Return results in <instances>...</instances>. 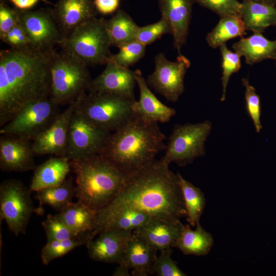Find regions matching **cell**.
I'll list each match as a JSON object with an SVG mask.
<instances>
[{
    "instance_id": "1",
    "label": "cell",
    "mask_w": 276,
    "mask_h": 276,
    "mask_svg": "<svg viewBox=\"0 0 276 276\" xmlns=\"http://www.w3.org/2000/svg\"><path fill=\"white\" fill-rule=\"evenodd\" d=\"M134 210L152 218L168 221L186 217L177 174L162 158L126 174L118 195L99 211Z\"/></svg>"
},
{
    "instance_id": "2",
    "label": "cell",
    "mask_w": 276,
    "mask_h": 276,
    "mask_svg": "<svg viewBox=\"0 0 276 276\" xmlns=\"http://www.w3.org/2000/svg\"><path fill=\"white\" fill-rule=\"evenodd\" d=\"M54 50L10 48L1 51V127L27 104L50 97V64Z\"/></svg>"
},
{
    "instance_id": "3",
    "label": "cell",
    "mask_w": 276,
    "mask_h": 276,
    "mask_svg": "<svg viewBox=\"0 0 276 276\" xmlns=\"http://www.w3.org/2000/svg\"><path fill=\"white\" fill-rule=\"evenodd\" d=\"M165 139L158 123L146 122L135 116L109 134L100 154L127 174L155 160L166 148Z\"/></svg>"
},
{
    "instance_id": "4",
    "label": "cell",
    "mask_w": 276,
    "mask_h": 276,
    "mask_svg": "<svg viewBox=\"0 0 276 276\" xmlns=\"http://www.w3.org/2000/svg\"><path fill=\"white\" fill-rule=\"evenodd\" d=\"M70 163L75 175V197L97 211L116 197L126 176L100 154L70 160Z\"/></svg>"
},
{
    "instance_id": "5",
    "label": "cell",
    "mask_w": 276,
    "mask_h": 276,
    "mask_svg": "<svg viewBox=\"0 0 276 276\" xmlns=\"http://www.w3.org/2000/svg\"><path fill=\"white\" fill-rule=\"evenodd\" d=\"M87 66L73 54L55 50L51 59L50 98L58 105L70 104L85 93L92 80Z\"/></svg>"
},
{
    "instance_id": "6",
    "label": "cell",
    "mask_w": 276,
    "mask_h": 276,
    "mask_svg": "<svg viewBox=\"0 0 276 276\" xmlns=\"http://www.w3.org/2000/svg\"><path fill=\"white\" fill-rule=\"evenodd\" d=\"M135 101L110 94L85 93L76 100L75 110L111 133L135 117L132 110Z\"/></svg>"
},
{
    "instance_id": "7",
    "label": "cell",
    "mask_w": 276,
    "mask_h": 276,
    "mask_svg": "<svg viewBox=\"0 0 276 276\" xmlns=\"http://www.w3.org/2000/svg\"><path fill=\"white\" fill-rule=\"evenodd\" d=\"M105 20L96 17L84 22L63 37L58 45L88 66L106 64L111 45Z\"/></svg>"
},
{
    "instance_id": "8",
    "label": "cell",
    "mask_w": 276,
    "mask_h": 276,
    "mask_svg": "<svg viewBox=\"0 0 276 276\" xmlns=\"http://www.w3.org/2000/svg\"><path fill=\"white\" fill-rule=\"evenodd\" d=\"M212 128L211 121L176 124L161 158L167 165L175 163L185 166L204 155L205 143Z\"/></svg>"
},
{
    "instance_id": "9",
    "label": "cell",
    "mask_w": 276,
    "mask_h": 276,
    "mask_svg": "<svg viewBox=\"0 0 276 276\" xmlns=\"http://www.w3.org/2000/svg\"><path fill=\"white\" fill-rule=\"evenodd\" d=\"M58 106L50 97L32 102L2 126L0 133L33 141L59 113Z\"/></svg>"
},
{
    "instance_id": "10",
    "label": "cell",
    "mask_w": 276,
    "mask_h": 276,
    "mask_svg": "<svg viewBox=\"0 0 276 276\" xmlns=\"http://www.w3.org/2000/svg\"><path fill=\"white\" fill-rule=\"evenodd\" d=\"M30 193L19 180H5L0 185L1 219L15 236L25 233L32 214L36 212Z\"/></svg>"
},
{
    "instance_id": "11",
    "label": "cell",
    "mask_w": 276,
    "mask_h": 276,
    "mask_svg": "<svg viewBox=\"0 0 276 276\" xmlns=\"http://www.w3.org/2000/svg\"><path fill=\"white\" fill-rule=\"evenodd\" d=\"M110 133L75 110L70 120L65 156L73 160L100 154Z\"/></svg>"
},
{
    "instance_id": "12",
    "label": "cell",
    "mask_w": 276,
    "mask_h": 276,
    "mask_svg": "<svg viewBox=\"0 0 276 276\" xmlns=\"http://www.w3.org/2000/svg\"><path fill=\"white\" fill-rule=\"evenodd\" d=\"M154 63V70L146 80L148 85L168 101L176 102L184 91V78L190 60L180 54L176 61H171L159 53L155 56Z\"/></svg>"
},
{
    "instance_id": "13",
    "label": "cell",
    "mask_w": 276,
    "mask_h": 276,
    "mask_svg": "<svg viewBox=\"0 0 276 276\" xmlns=\"http://www.w3.org/2000/svg\"><path fill=\"white\" fill-rule=\"evenodd\" d=\"M17 10L20 22L31 41L32 48L42 52L55 50L54 47L59 44L63 36L51 9Z\"/></svg>"
},
{
    "instance_id": "14",
    "label": "cell",
    "mask_w": 276,
    "mask_h": 276,
    "mask_svg": "<svg viewBox=\"0 0 276 276\" xmlns=\"http://www.w3.org/2000/svg\"><path fill=\"white\" fill-rule=\"evenodd\" d=\"M76 100L59 113L52 123L33 141L35 155H65L71 117L75 111Z\"/></svg>"
},
{
    "instance_id": "15",
    "label": "cell",
    "mask_w": 276,
    "mask_h": 276,
    "mask_svg": "<svg viewBox=\"0 0 276 276\" xmlns=\"http://www.w3.org/2000/svg\"><path fill=\"white\" fill-rule=\"evenodd\" d=\"M105 68L91 80L88 93H106L135 100L134 71L108 62Z\"/></svg>"
},
{
    "instance_id": "16",
    "label": "cell",
    "mask_w": 276,
    "mask_h": 276,
    "mask_svg": "<svg viewBox=\"0 0 276 276\" xmlns=\"http://www.w3.org/2000/svg\"><path fill=\"white\" fill-rule=\"evenodd\" d=\"M132 234V231L116 229L100 233L86 245L89 258L97 262L119 264Z\"/></svg>"
},
{
    "instance_id": "17",
    "label": "cell",
    "mask_w": 276,
    "mask_h": 276,
    "mask_svg": "<svg viewBox=\"0 0 276 276\" xmlns=\"http://www.w3.org/2000/svg\"><path fill=\"white\" fill-rule=\"evenodd\" d=\"M30 141L2 135L0 137V168L5 172H25L36 168Z\"/></svg>"
},
{
    "instance_id": "18",
    "label": "cell",
    "mask_w": 276,
    "mask_h": 276,
    "mask_svg": "<svg viewBox=\"0 0 276 276\" xmlns=\"http://www.w3.org/2000/svg\"><path fill=\"white\" fill-rule=\"evenodd\" d=\"M51 11L63 37L96 18L98 12L93 0H58Z\"/></svg>"
},
{
    "instance_id": "19",
    "label": "cell",
    "mask_w": 276,
    "mask_h": 276,
    "mask_svg": "<svg viewBox=\"0 0 276 276\" xmlns=\"http://www.w3.org/2000/svg\"><path fill=\"white\" fill-rule=\"evenodd\" d=\"M194 3L193 0H158L162 17L171 27L174 47L179 55L187 39Z\"/></svg>"
},
{
    "instance_id": "20",
    "label": "cell",
    "mask_w": 276,
    "mask_h": 276,
    "mask_svg": "<svg viewBox=\"0 0 276 276\" xmlns=\"http://www.w3.org/2000/svg\"><path fill=\"white\" fill-rule=\"evenodd\" d=\"M135 78L140 91V98L132 105L137 118L148 122L166 123L176 114L174 108L162 103L152 93L140 70L134 71Z\"/></svg>"
},
{
    "instance_id": "21",
    "label": "cell",
    "mask_w": 276,
    "mask_h": 276,
    "mask_svg": "<svg viewBox=\"0 0 276 276\" xmlns=\"http://www.w3.org/2000/svg\"><path fill=\"white\" fill-rule=\"evenodd\" d=\"M183 226L180 220L168 221L152 218L146 224L133 231L157 250L173 247Z\"/></svg>"
},
{
    "instance_id": "22",
    "label": "cell",
    "mask_w": 276,
    "mask_h": 276,
    "mask_svg": "<svg viewBox=\"0 0 276 276\" xmlns=\"http://www.w3.org/2000/svg\"><path fill=\"white\" fill-rule=\"evenodd\" d=\"M157 250L132 232L122 261L134 276L153 274Z\"/></svg>"
},
{
    "instance_id": "23",
    "label": "cell",
    "mask_w": 276,
    "mask_h": 276,
    "mask_svg": "<svg viewBox=\"0 0 276 276\" xmlns=\"http://www.w3.org/2000/svg\"><path fill=\"white\" fill-rule=\"evenodd\" d=\"M152 218L148 215L134 210H121L104 212L98 211L92 235L110 229L132 231L144 226Z\"/></svg>"
},
{
    "instance_id": "24",
    "label": "cell",
    "mask_w": 276,
    "mask_h": 276,
    "mask_svg": "<svg viewBox=\"0 0 276 276\" xmlns=\"http://www.w3.org/2000/svg\"><path fill=\"white\" fill-rule=\"evenodd\" d=\"M70 160L64 156L52 157L36 167L30 185L31 192L60 185L71 171Z\"/></svg>"
},
{
    "instance_id": "25",
    "label": "cell",
    "mask_w": 276,
    "mask_h": 276,
    "mask_svg": "<svg viewBox=\"0 0 276 276\" xmlns=\"http://www.w3.org/2000/svg\"><path fill=\"white\" fill-rule=\"evenodd\" d=\"M232 48L240 57L243 56L249 65L267 59L276 60V39L269 40L262 33L254 32L248 37H242Z\"/></svg>"
},
{
    "instance_id": "26",
    "label": "cell",
    "mask_w": 276,
    "mask_h": 276,
    "mask_svg": "<svg viewBox=\"0 0 276 276\" xmlns=\"http://www.w3.org/2000/svg\"><path fill=\"white\" fill-rule=\"evenodd\" d=\"M195 226L192 229L190 225L183 224L180 235L173 247L178 248L185 255L205 256L213 245V238L203 229L200 222Z\"/></svg>"
},
{
    "instance_id": "27",
    "label": "cell",
    "mask_w": 276,
    "mask_h": 276,
    "mask_svg": "<svg viewBox=\"0 0 276 276\" xmlns=\"http://www.w3.org/2000/svg\"><path fill=\"white\" fill-rule=\"evenodd\" d=\"M241 16L246 31L262 33L276 26V8L251 0H242Z\"/></svg>"
},
{
    "instance_id": "28",
    "label": "cell",
    "mask_w": 276,
    "mask_h": 276,
    "mask_svg": "<svg viewBox=\"0 0 276 276\" xmlns=\"http://www.w3.org/2000/svg\"><path fill=\"white\" fill-rule=\"evenodd\" d=\"M97 211L78 201L71 202L58 216L76 235L93 231Z\"/></svg>"
},
{
    "instance_id": "29",
    "label": "cell",
    "mask_w": 276,
    "mask_h": 276,
    "mask_svg": "<svg viewBox=\"0 0 276 276\" xmlns=\"http://www.w3.org/2000/svg\"><path fill=\"white\" fill-rule=\"evenodd\" d=\"M34 196L39 203L37 213H43L42 206L47 205L58 212L72 202L75 197L76 187L72 178L65 179L60 185L37 191Z\"/></svg>"
},
{
    "instance_id": "30",
    "label": "cell",
    "mask_w": 276,
    "mask_h": 276,
    "mask_svg": "<svg viewBox=\"0 0 276 276\" xmlns=\"http://www.w3.org/2000/svg\"><path fill=\"white\" fill-rule=\"evenodd\" d=\"M105 23L111 46L119 48L136 40L140 27L124 11L118 10L109 19H105Z\"/></svg>"
},
{
    "instance_id": "31",
    "label": "cell",
    "mask_w": 276,
    "mask_h": 276,
    "mask_svg": "<svg viewBox=\"0 0 276 276\" xmlns=\"http://www.w3.org/2000/svg\"><path fill=\"white\" fill-rule=\"evenodd\" d=\"M246 31L241 16H225L220 17L216 27L208 34L206 40L215 49L228 40L246 35Z\"/></svg>"
},
{
    "instance_id": "32",
    "label": "cell",
    "mask_w": 276,
    "mask_h": 276,
    "mask_svg": "<svg viewBox=\"0 0 276 276\" xmlns=\"http://www.w3.org/2000/svg\"><path fill=\"white\" fill-rule=\"evenodd\" d=\"M190 225L195 226L199 222L205 205L204 195L201 190L177 173Z\"/></svg>"
},
{
    "instance_id": "33",
    "label": "cell",
    "mask_w": 276,
    "mask_h": 276,
    "mask_svg": "<svg viewBox=\"0 0 276 276\" xmlns=\"http://www.w3.org/2000/svg\"><path fill=\"white\" fill-rule=\"evenodd\" d=\"M93 239L91 232H89L70 239L47 242L41 251L42 262L47 265L53 260L64 256L79 246L86 245Z\"/></svg>"
},
{
    "instance_id": "34",
    "label": "cell",
    "mask_w": 276,
    "mask_h": 276,
    "mask_svg": "<svg viewBox=\"0 0 276 276\" xmlns=\"http://www.w3.org/2000/svg\"><path fill=\"white\" fill-rule=\"evenodd\" d=\"M146 46L136 40L122 44L118 53L111 55L108 62L129 68L144 56Z\"/></svg>"
},
{
    "instance_id": "35",
    "label": "cell",
    "mask_w": 276,
    "mask_h": 276,
    "mask_svg": "<svg viewBox=\"0 0 276 276\" xmlns=\"http://www.w3.org/2000/svg\"><path fill=\"white\" fill-rule=\"evenodd\" d=\"M219 48L222 58L221 77L222 94L220 101L223 102L225 100L226 88L230 77L232 74L239 71L241 64V57L237 53L232 52L228 50L225 43L221 44Z\"/></svg>"
},
{
    "instance_id": "36",
    "label": "cell",
    "mask_w": 276,
    "mask_h": 276,
    "mask_svg": "<svg viewBox=\"0 0 276 276\" xmlns=\"http://www.w3.org/2000/svg\"><path fill=\"white\" fill-rule=\"evenodd\" d=\"M47 237V242L61 240L75 237L76 235L57 214H49L41 222Z\"/></svg>"
},
{
    "instance_id": "37",
    "label": "cell",
    "mask_w": 276,
    "mask_h": 276,
    "mask_svg": "<svg viewBox=\"0 0 276 276\" xmlns=\"http://www.w3.org/2000/svg\"><path fill=\"white\" fill-rule=\"evenodd\" d=\"M172 34L169 22L164 17L157 22L144 27H140L136 40L147 45L160 38L163 35Z\"/></svg>"
},
{
    "instance_id": "38",
    "label": "cell",
    "mask_w": 276,
    "mask_h": 276,
    "mask_svg": "<svg viewBox=\"0 0 276 276\" xmlns=\"http://www.w3.org/2000/svg\"><path fill=\"white\" fill-rule=\"evenodd\" d=\"M242 83L245 88V99L247 112L252 120L256 132L259 133L262 129V125L260 120V97L257 94L254 87L250 85L247 78H242Z\"/></svg>"
},
{
    "instance_id": "39",
    "label": "cell",
    "mask_w": 276,
    "mask_h": 276,
    "mask_svg": "<svg viewBox=\"0 0 276 276\" xmlns=\"http://www.w3.org/2000/svg\"><path fill=\"white\" fill-rule=\"evenodd\" d=\"M160 251V253L156 257L153 266V274L157 276L187 275L172 259L171 248L163 249Z\"/></svg>"
},
{
    "instance_id": "40",
    "label": "cell",
    "mask_w": 276,
    "mask_h": 276,
    "mask_svg": "<svg viewBox=\"0 0 276 276\" xmlns=\"http://www.w3.org/2000/svg\"><path fill=\"white\" fill-rule=\"evenodd\" d=\"M193 1L214 12L219 15L220 17L225 16H241L242 3L238 0H193Z\"/></svg>"
},
{
    "instance_id": "41",
    "label": "cell",
    "mask_w": 276,
    "mask_h": 276,
    "mask_svg": "<svg viewBox=\"0 0 276 276\" xmlns=\"http://www.w3.org/2000/svg\"><path fill=\"white\" fill-rule=\"evenodd\" d=\"M1 40L8 44L10 48L16 49L33 48L31 41L20 21Z\"/></svg>"
},
{
    "instance_id": "42",
    "label": "cell",
    "mask_w": 276,
    "mask_h": 276,
    "mask_svg": "<svg viewBox=\"0 0 276 276\" xmlns=\"http://www.w3.org/2000/svg\"><path fill=\"white\" fill-rule=\"evenodd\" d=\"M20 21L18 10L9 7L4 0L0 2V38Z\"/></svg>"
},
{
    "instance_id": "43",
    "label": "cell",
    "mask_w": 276,
    "mask_h": 276,
    "mask_svg": "<svg viewBox=\"0 0 276 276\" xmlns=\"http://www.w3.org/2000/svg\"><path fill=\"white\" fill-rule=\"evenodd\" d=\"M94 4L98 12L107 15L118 10L120 0H94Z\"/></svg>"
},
{
    "instance_id": "44",
    "label": "cell",
    "mask_w": 276,
    "mask_h": 276,
    "mask_svg": "<svg viewBox=\"0 0 276 276\" xmlns=\"http://www.w3.org/2000/svg\"><path fill=\"white\" fill-rule=\"evenodd\" d=\"M15 8L20 10H29L37 3L41 1L45 3L51 4L45 0H8Z\"/></svg>"
},
{
    "instance_id": "45",
    "label": "cell",
    "mask_w": 276,
    "mask_h": 276,
    "mask_svg": "<svg viewBox=\"0 0 276 276\" xmlns=\"http://www.w3.org/2000/svg\"><path fill=\"white\" fill-rule=\"evenodd\" d=\"M130 269L122 264H119V266L114 270L112 275L113 276H129Z\"/></svg>"
},
{
    "instance_id": "46",
    "label": "cell",
    "mask_w": 276,
    "mask_h": 276,
    "mask_svg": "<svg viewBox=\"0 0 276 276\" xmlns=\"http://www.w3.org/2000/svg\"><path fill=\"white\" fill-rule=\"evenodd\" d=\"M253 2L259 3L271 6H275L276 5V0H251Z\"/></svg>"
},
{
    "instance_id": "47",
    "label": "cell",
    "mask_w": 276,
    "mask_h": 276,
    "mask_svg": "<svg viewBox=\"0 0 276 276\" xmlns=\"http://www.w3.org/2000/svg\"><path fill=\"white\" fill-rule=\"evenodd\" d=\"M275 65H276V60H275Z\"/></svg>"
}]
</instances>
